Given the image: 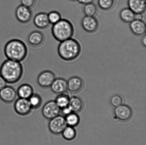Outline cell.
<instances>
[{"instance_id":"6da1fadb","label":"cell","mask_w":146,"mask_h":145,"mask_svg":"<svg viewBox=\"0 0 146 145\" xmlns=\"http://www.w3.org/2000/svg\"><path fill=\"white\" fill-rule=\"evenodd\" d=\"M23 72L21 62L11 60L4 61L0 68V75L9 84L15 83L20 81Z\"/></svg>"},{"instance_id":"7a4b0ae2","label":"cell","mask_w":146,"mask_h":145,"mask_svg":"<svg viewBox=\"0 0 146 145\" xmlns=\"http://www.w3.org/2000/svg\"><path fill=\"white\" fill-rule=\"evenodd\" d=\"M4 51L7 59L20 62L26 59L28 53L25 43L18 39L9 41L4 46Z\"/></svg>"},{"instance_id":"3957f363","label":"cell","mask_w":146,"mask_h":145,"mask_svg":"<svg viewBox=\"0 0 146 145\" xmlns=\"http://www.w3.org/2000/svg\"><path fill=\"white\" fill-rule=\"evenodd\" d=\"M58 55L63 60L69 62L76 59L81 52L79 43L71 38L60 42L58 47Z\"/></svg>"},{"instance_id":"277c9868","label":"cell","mask_w":146,"mask_h":145,"mask_svg":"<svg viewBox=\"0 0 146 145\" xmlns=\"http://www.w3.org/2000/svg\"><path fill=\"white\" fill-rule=\"evenodd\" d=\"M74 31V27L72 23L65 19H61L53 25L51 29L53 36L59 42L72 38Z\"/></svg>"},{"instance_id":"5b68a950","label":"cell","mask_w":146,"mask_h":145,"mask_svg":"<svg viewBox=\"0 0 146 145\" xmlns=\"http://www.w3.org/2000/svg\"><path fill=\"white\" fill-rule=\"evenodd\" d=\"M67 126L65 117L59 115L50 120L48 127L51 133L57 135L61 134Z\"/></svg>"},{"instance_id":"8992f818","label":"cell","mask_w":146,"mask_h":145,"mask_svg":"<svg viewBox=\"0 0 146 145\" xmlns=\"http://www.w3.org/2000/svg\"><path fill=\"white\" fill-rule=\"evenodd\" d=\"M61 110L55 100H50L44 104L42 109V114L45 119L50 120L59 115Z\"/></svg>"},{"instance_id":"52a82bcc","label":"cell","mask_w":146,"mask_h":145,"mask_svg":"<svg viewBox=\"0 0 146 145\" xmlns=\"http://www.w3.org/2000/svg\"><path fill=\"white\" fill-rule=\"evenodd\" d=\"M15 16L19 22L25 24L31 21L33 17V12L31 8L21 5L16 9Z\"/></svg>"},{"instance_id":"ba28073f","label":"cell","mask_w":146,"mask_h":145,"mask_svg":"<svg viewBox=\"0 0 146 145\" xmlns=\"http://www.w3.org/2000/svg\"><path fill=\"white\" fill-rule=\"evenodd\" d=\"M56 79L55 73L52 71H43L38 75L37 81L38 85L42 88L50 87Z\"/></svg>"},{"instance_id":"9c48e42d","label":"cell","mask_w":146,"mask_h":145,"mask_svg":"<svg viewBox=\"0 0 146 145\" xmlns=\"http://www.w3.org/2000/svg\"><path fill=\"white\" fill-rule=\"evenodd\" d=\"M14 109L18 115L21 116H26L31 113L33 109L28 99L19 98L15 101Z\"/></svg>"},{"instance_id":"30bf717a","label":"cell","mask_w":146,"mask_h":145,"mask_svg":"<svg viewBox=\"0 0 146 145\" xmlns=\"http://www.w3.org/2000/svg\"><path fill=\"white\" fill-rule=\"evenodd\" d=\"M81 25L86 32L93 33L98 30L99 22L98 20L94 16H86L82 20Z\"/></svg>"},{"instance_id":"8fae6325","label":"cell","mask_w":146,"mask_h":145,"mask_svg":"<svg viewBox=\"0 0 146 145\" xmlns=\"http://www.w3.org/2000/svg\"><path fill=\"white\" fill-rule=\"evenodd\" d=\"M114 114L119 120L122 121H126L131 118L133 111L129 106L122 104L115 108Z\"/></svg>"},{"instance_id":"7c38bea8","label":"cell","mask_w":146,"mask_h":145,"mask_svg":"<svg viewBox=\"0 0 146 145\" xmlns=\"http://www.w3.org/2000/svg\"><path fill=\"white\" fill-rule=\"evenodd\" d=\"M45 41V36L41 31L35 30L32 31L28 35L27 42L30 45L34 47L41 46Z\"/></svg>"},{"instance_id":"4fadbf2b","label":"cell","mask_w":146,"mask_h":145,"mask_svg":"<svg viewBox=\"0 0 146 145\" xmlns=\"http://www.w3.org/2000/svg\"><path fill=\"white\" fill-rule=\"evenodd\" d=\"M16 91L11 86H6L0 91V99L6 103H11L16 99Z\"/></svg>"},{"instance_id":"5bb4252c","label":"cell","mask_w":146,"mask_h":145,"mask_svg":"<svg viewBox=\"0 0 146 145\" xmlns=\"http://www.w3.org/2000/svg\"><path fill=\"white\" fill-rule=\"evenodd\" d=\"M50 88L52 91L56 94L65 93L68 89V81L63 78H56Z\"/></svg>"},{"instance_id":"9a60e30c","label":"cell","mask_w":146,"mask_h":145,"mask_svg":"<svg viewBox=\"0 0 146 145\" xmlns=\"http://www.w3.org/2000/svg\"><path fill=\"white\" fill-rule=\"evenodd\" d=\"M130 28L133 33L137 36H143L145 33L146 25L142 20L135 19L130 24Z\"/></svg>"},{"instance_id":"2e32d148","label":"cell","mask_w":146,"mask_h":145,"mask_svg":"<svg viewBox=\"0 0 146 145\" xmlns=\"http://www.w3.org/2000/svg\"><path fill=\"white\" fill-rule=\"evenodd\" d=\"M33 23L36 28L41 29L48 28L50 24L48 14L45 12L38 13L34 17Z\"/></svg>"},{"instance_id":"e0dca14e","label":"cell","mask_w":146,"mask_h":145,"mask_svg":"<svg viewBox=\"0 0 146 145\" xmlns=\"http://www.w3.org/2000/svg\"><path fill=\"white\" fill-rule=\"evenodd\" d=\"M128 5L135 14H142L146 10V0H128Z\"/></svg>"},{"instance_id":"ac0fdd59","label":"cell","mask_w":146,"mask_h":145,"mask_svg":"<svg viewBox=\"0 0 146 145\" xmlns=\"http://www.w3.org/2000/svg\"><path fill=\"white\" fill-rule=\"evenodd\" d=\"M84 82L82 79L78 77H73L68 81V90L72 93H77L82 89Z\"/></svg>"},{"instance_id":"d6986e66","label":"cell","mask_w":146,"mask_h":145,"mask_svg":"<svg viewBox=\"0 0 146 145\" xmlns=\"http://www.w3.org/2000/svg\"><path fill=\"white\" fill-rule=\"evenodd\" d=\"M17 92L19 98L28 99L33 94L34 89L31 85L24 84L18 87Z\"/></svg>"},{"instance_id":"ffe728a7","label":"cell","mask_w":146,"mask_h":145,"mask_svg":"<svg viewBox=\"0 0 146 145\" xmlns=\"http://www.w3.org/2000/svg\"><path fill=\"white\" fill-rule=\"evenodd\" d=\"M119 16L123 22L130 24L135 19L136 14L129 8H125L121 10Z\"/></svg>"},{"instance_id":"44dd1931","label":"cell","mask_w":146,"mask_h":145,"mask_svg":"<svg viewBox=\"0 0 146 145\" xmlns=\"http://www.w3.org/2000/svg\"><path fill=\"white\" fill-rule=\"evenodd\" d=\"M68 106L73 113H78L82 110L84 103L80 98L74 96L70 99Z\"/></svg>"},{"instance_id":"7402d4cb","label":"cell","mask_w":146,"mask_h":145,"mask_svg":"<svg viewBox=\"0 0 146 145\" xmlns=\"http://www.w3.org/2000/svg\"><path fill=\"white\" fill-rule=\"evenodd\" d=\"M70 100L68 95L64 93L58 94L56 98L55 101L58 107L61 109L68 106Z\"/></svg>"},{"instance_id":"603a6c76","label":"cell","mask_w":146,"mask_h":145,"mask_svg":"<svg viewBox=\"0 0 146 145\" xmlns=\"http://www.w3.org/2000/svg\"><path fill=\"white\" fill-rule=\"evenodd\" d=\"M61 134L65 140L71 141L75 139L76 136V132L73 127L67 126Z\"/></svg>"},{"instance_id":"cb8c5ba5","label":"cell","mask_w":146,"mask_h":145,"mask_svg":"<svg viewBox=\"0 0 146 145\" xmlns=\"http://www.w3.org/2000/svg\"><path fill=\"white\" fill-rule=\"evenodd\" d=\"M65 119L67 125L73 127L77 126L80 121L78 116L73 112L65 116Z\"/></svg>"},{"instance_id":"d4e9b609","label":"cell","mask_w":146,"mask_h":145,"mask_svg":"<svg viewBox=\"0 0 146 145\" xmlns=\"http://www.w3.org/2000/svg\"><path fill=\"white\" fill-rule=\"evenodd\" d=\"M97 10L96 5L93 3L84 5V12L87 16H95L97 14Z\"/></svg>"},{"instance_id":"484cf974","label":"cell","mask_w":146,"mask_h":145,"mask_svg":"<svg viewBox=\"0 0 146 145\" xmlns=\"http://www.w3.org/2000/svg\"><path fill=\"white\" fill-rule=\"evenodd\" d=\"M28 100L32 109H38L42 104V98L39 95L36 94L34 93Z\"/></svg>"},{"instance_id":"4316f807","label":"cell","mask_w":146,"mask_h":145,"mask_svg":"<svg viewBox=\"0 0 146 145\" xmlns=\"http://www.w3.org/2000/svg\"><path fill=\"white\" fill-rule=\"evenodd\" d=\"M115 0H98L99 7L104 10H109L112 9L115 5Z\"/></svg>"},{"instance_id":"83f0119b","label":"cell","mask_w":146,"mask_h":145,"mask_svg":"<svg viewBox=\"0 0 146 145\" xmlns=\"http://www.w3.org/2000/svg\"><path fill=\"white\" fill-rule=\"evenodd\" d=\"M48 20L50 24L54 25L62 19L61 14L58 11H51L48 14Z\"/></svg>"},{"instance_id":"f1b7e54d","label":"cell","mask_w":146,"mask_h":145,"mask_svg":"<svg viewBox=\"0 0 146 145\" xmlns=\"http://www.w3.org/2000/svg\"><path fill=\"white\" fill-rule=\"evenodd\" d=\"M123 99L120 95H115L111 98V103L114 107H117L123 104Z\"/></svg>"},{"instance_id":"f546056e","label":"cell","mask_w":146,"mask_h":145,"mask_svg":"<svg viewBox=\"0 0 146 145\" xmlns=\"http://www.w3.org/2000/svg\"><path fill=\"white\" fill-rule=\"evenodd\" d=\"M21 5L28 8H33L36 3V0H21Z\"/></svg>"},{"instance_id":"4dcf8cb0","label":"cell","mask_w":146,"mask_h":145,"mask_svg":"<svg viewBox=\"0 0 146 145\" xmlns=\"http://www.w3.org/2000/svg\"><path fill=\"white\" fill-rule=\"evenodd\" d=\"M7 83L5 79L0 75V91L7 86Z\"/></svg>"},{"instance_id":"1f68e13d","label":"cell","mask_w":146,"mask_h":145,"mask_svg":"<svg viewBox=\"0 0 146 145\" xmlns=\"http://www.w3.org/2000/svg\"><path fill=\"white\" fill-rule=\"evenodd\" d=\"M61 110L62 114L65 116H67V115L70 114L72 112L68 106L61 109Z\"/></svg>"},{"instance_id":"d6a6232c","label":"cell","mask_w":146,"mask_h":145,"mask_svg":"<svg viewBox=\"0 0 146 145\" xmlns=\"http://www.w3.org/2000/svg\"><path fill=\"white\" fill-rule=\"evenodd\" d=\"M94 1V0H77V1H78L80 4L86 5V4L93 3Z\"/></svg>"},{"instance_id":"836d02e7","label":"cell","mask_w":146,"mask_h":145,"mask_svg":"<svg viewBox=\"0 0 146 145\" xmlns=\"http://www.w3.org/2000/svg\"><path fill=\"white\" fill-rule=\"evenodd\" d=\"M142 43L144 46L146 47V37L144 35L142 39Z\"/></svg>"},{"instance_id":"e575fe53","label":"cell","mask_w":146,"mask_h":145,"mask_svg":"<svg viewBox=\"0 0 146 145\" xmlns=\"http://www.w3.org/2000/svg\"><path fill=\"white\" fill-rule=\"evenodd\" d=\"M69 1H77V0H69Z\"/></svg>"}]
</instances>
